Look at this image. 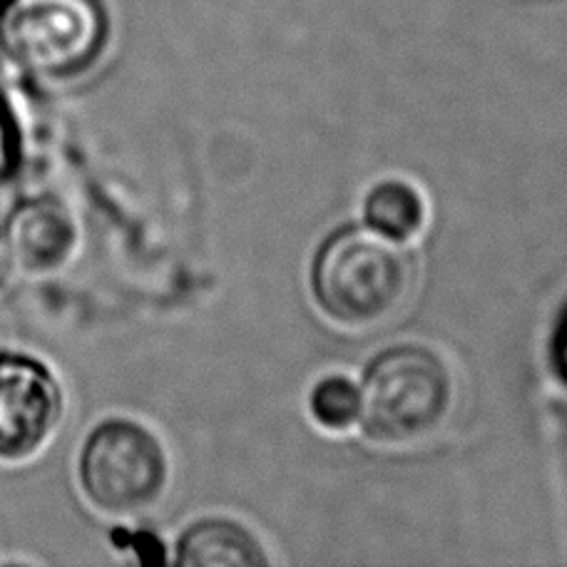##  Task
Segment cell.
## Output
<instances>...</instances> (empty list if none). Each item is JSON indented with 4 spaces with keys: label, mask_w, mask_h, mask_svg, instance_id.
<instances>
[{
    "label": "cell",
    "mask_w": 567,
    "mask_h": 567,
    "mask_svg": "<svg viewBox=\"0 0 567 567\" xmlns=\"http://www.w3.org/2000/svg\"><path fill=\"white\" fill-rule=\"evenodd\" d=\"M321 307L347 327H379L409 301L413 261L399 239L351 227L323 245L313 269Z\"/></svg>",
    "instance_id": "1"
},
{
    "label": "cell",
    "mask_w": 567,
    "mask_h": 567,
    "mask_svg": "<svg viewBox=\"0 0 567 567\" xmlns=\"http://www.w3.org/2000/svg\"><path fill=\"white\" fill-rule=\"evenodd\" d=\"M359 421L383 445H416L439 433L453 409V379L433 351L399 347L363 379Z\"/></svg>",
    "instance_id": "2"
},
{
    "label": "cell",
    "mask_w": 567,
    "mask_h": 567,
    "mask_svg": "<svg viewBox=\"0 0 567 567\" xmlns=\"http://www.w3.org/2000/svg\"><path fill=\"white\" fill-rule=\"evenodd\" d=\"M0 43L35 78L73 80L103 55L107 18L97 0H6Z\"/></svg>",
    "instance_id": "3"
},
{
    "label": "cell",
    "mask_w": 567,
    "mask_h": 567,
    "mask_svg": "<svg viewBox=\"0 0 567 567\" xmlns=\"http://www.w3.org/2000/svg\"><path fill=\"white\" fill-rule=\"evenodd\" d=\"M87 498L110 515H137L159 501L167 485V455L147 429L107 421L90 435L80 455Z\"/></svg>",
    "instance_id": "4"
},
{
    "label": "cell",
    "mask_w": 567,
    "mask_h": 567,
    "mask_svg": "<svg viewBox=\"0 0 567 567\" xmlns=\"http://www.w3.org/2000/svg\"><path fill=\"white\" fill-rule=\"evenodd\" d=\"M63 416V391L43 363L0 357V461H23L38 453Z\"/></svg>",
    "instance_id": "5"
},
{
    "label": "cell",
    "mask_w": 567,
    "mask_h": 567,
    "mask_svg": "<svg viewBox=\"0 0 567 567\" xmlns=\"http://www.w3.org/2000/svg\"><path fill=\"white\" fill-rule=\"evenodd\" d=\"M10 265L30 275H50L73 257L78 229L70 212L55 199H33L10 215L3 229Z\"/></svg>",
    "instance_id": "6"
},
{
    "label": "cell",
    "mask_w": 567,
    "mask_h": 567,
    "mask_svg": "<svg viewBox=\"0 0 567 567\" xmlns=\"http://www.w3.org/2000/svg\"><path fill=\"white\" fill-rule=\"evenodd\" d=\"M177 563L185 567H259L267 565L255 535L229 520H205L179 540Z\"/></svg>",
    "instance_id": "7"
},
{
    "label": "cell",
    "mask_w": 567,
    "mask_h": 567,
    "mask_svg": "<svg viewBox=\"0 0 567 567\" xmlns=\"http://www.w3.org/2000/svg\"><path fill=\"white\" fill-rule=\"evenodd\" d=\"M369 225L393 239L416 237L425 225L423 197L403 182H383L367 199Z\"/></svg>",
    "instance_id": "8"
},
{
    "label": "cell",
    "mask_w": 567,
    "mask_h": 567,
    "mask_svg": "<svg viewBox=\"0 0 567 567\" xmlns=\"http://www.w3.org/2000/svg\"><path fill=\"white\" fill-rule=\"evenodd\" d=\"M361 393L351 381L341 377L323 379L311 393V413L323 429L343 431L359 421Z\"/></svg>",
    "instance_id": "9"
},
{
    "label": "cell",
    "mask_w": 567,
    "mask_h": 567,
    "mask_svg": "<svg viewBox=\"0 0 567 567\" xmlns=\"http://www.w3.org/2000/svg\"><path fill=\"white\" fill-rule=\"evenodd\" d=\"M18 162V140L13 123L3 107H0V185H6L8 177L13 175Z\"/></svg>",
    "instance_id": "10"
},
{
    "label": "cell",
    "mask_w": 567,
    "mask_h": 567,
    "mask_svg": "<svg viewBox=\"0 0 567 567\" xmlns=\"http://www.w3.org/2000/svg\"><path fill=\"white\" fill-rule=\"evenodd\" d=\"M8 269H10V257H8V247H6L3 229H0V284L6 281V277H8Z\"/></svg>",
    "instance_id": "11"
},
{
    "label": "cell",
    "mask_w": 567,
    "mask_h": 567,
    "mask_svg": "<svg viewBox=\"0 0 567 567\" xmlns=\"http://www.w3.org/2000/svg\"><path fill=\"white\" fill-rule=\"evenodd\" d=\"M565 361H567V333H565Z\"/></svg>",
    "instance_id": "12"
}]
</instances>
